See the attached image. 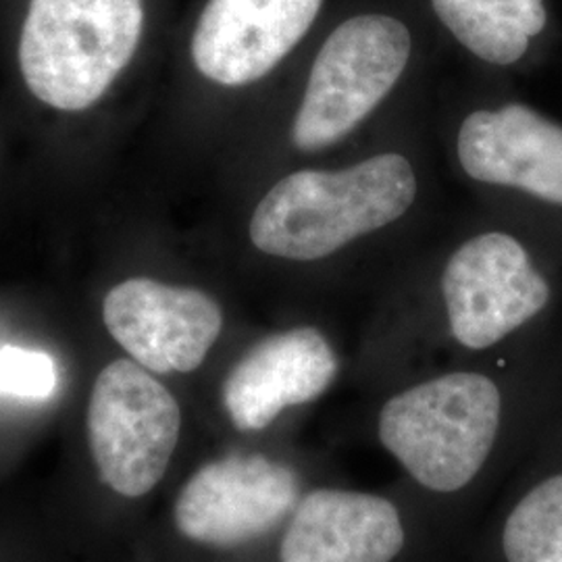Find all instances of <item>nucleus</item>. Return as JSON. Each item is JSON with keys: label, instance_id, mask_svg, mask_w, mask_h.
<instances>
[{"label": "nucleus", "instance_id": "f257e3e1", "mask_svg": "<svg viewBox=\"0 0 562 562\" xmlns=\"http://www.w3.org/2000/svg\"><path fill=\"white\" fill-rule=\"evenodd\" d=\"M506 402L490 375L457 369L404 385L380 404L373 438L402 487L452 548L503 454Z\"/></svg>", "mask_w": 562, "mask_h": 562}, {"label": "nucleus", "instance_id": "f03ea898", "mask_svg": "<svg viewBox=\"0 0 562 562\" xmlns=\"http://www.w3.org/2000/svg\"><path fill=\"white\" fill-rule=\"evenodd\" d=\"M329 477V461L302 443L236 446L188 473L171 503V527L201 552L262 554L304 492Z\"/></svg>", "mask_w": 562, "mask_h": 562}, {"label": "nucleus", "instance_id": "7ed1b4c3", "mask_svg": "<svg viewBox=\"0 0 562 562\" xmlns=\"http://www.w3.org/2000/svg\"><path fill=\"white\" fill-rule=\"evenodd\" d=\"M415 196V171L394 153L338 171L304 169L265 194L250 240L271 257L317 261L401 220Z\"/></svg>", "mask_w": 562, "mask_h": 562}, {"label": "nucleus", "instance_id": "20e7f679", "mask_svg": "<svg viewBox=\"0 0 562 562\" xmlns=\"http://www.w3.org/2000/svg\"><path fill=\"white\" fill-rule=\"evenodd\" d=\"M443 540L401 483L362 490L338 480L311 485L262 562H440Z\"/></svg>", "mask_w": 562, "mask_h": 562}, {"label": "nucleus", "instance_id": "39448f33", "mask_svg": "<svg viewBox=\"0 0 562 562\" xmlns=\"http://www.w3.org/2000/svg\"><path fill=\"white\" fill-rule=\"evenodd\" d=\"M142 0H30L20 38L25 86L59 111L92 106L134 57Z\"/></svg>", "mask_w": 562, "mask_h": 562}, {"label": "nucleus", "instance_id": "423d86ee", "mask_svg": "<svg viewBox=\"0 0 562 562\" xmlns=\"http://www.w3.org/2000/svg\"><path fill=\"white\" fill-rule=\"evenodd\" d=\"M86 431L101 482L140 501L161 485L180 452L183 408L155 373L120 359L94 380Z\"/></svg>", "mask_w": 562, "mask_h": 562}, {"label": "nucleus", "instance_id": "0eeeda50", "mask_svg": "<svg viewBox=\"0 0 562 562\" xmlns=\"http://www.w3.org/2000/svg\"><path fill=\"white\" fill-rule=\"evenodd\" d=\"M411 32L387 15L344 21L313 63L292 127L296 148L313 153L348 136L401 80L411 57Z\"/></svg>", "mask_w": 562, "mask_h": 562}, {"label": "nucleus", "instance_id": "6e6552de", "mask_svg": "<svg viewBox=\"0 0 562 562\" xmlns=\"http://www.w3.org/2000/svg\"><path fill=\"white\" fill-rule=\"evenodd\" d=\"M446 325L452 341L482 352L538 317L550 285L525 248L506 234L464 241L442 273Z\"/></svg>", "mask_w": 562, "mask_h": 562}, {"label": "nucleus", "instance_id": "1a4fd4ad", "mask_svg": "<svg viewBox=\"0 0 562 562\" xmlns=\"http://www.w3.org/2000/svg\"><path fill=\"white\" fill-rule=\"evenodd\" d=\"M338 375L340 357L319 327L273 331L227 371L220 390L225 422L241 438H269L292 413L322 401Z\"/></svg>", "mask_w": 562, "mask_h": 562}, {"label": "nucleus", "instance_id": "9d476101", "mask_svg": "<svg viewBox=\"0 0 562 562\" xmlns=\"http://www.w3.org/2000/svg\"><path fill=\"white\" fill-rule=\"evenodd\" d=\"M102 322L130 359L150 373L188 375L222 338L223 311L196 288L134 278L106 294Z\"/></svg>", "mask_w": 562, "mask_h": 562}, {"label": "nucleus", "instance_id": "9b49d317", "mask_svg": "<svg viewBox=\"0 0 562 562\" xmlns=\"http://www.w3.org/2000/svg\"><path fill=\"white\" fill-rule=\"evenodd\" d=\"M323 0H209L192 36L206 80L246 86L278 67L302 41Z\"/></svg>", "mask_w": 562, "mask_h": 562}, {"label": "nucleus", "instance_id": "f8f14e48", "mask_svg": "<svg viewBox=\"0 0 562 562\" xmlns=\"http://www.w3.org/2000/svg\"><path fill=\"white\" fill-rule=\"evenodd\" d=\"M469 178L562 204V127L522 104L471 113L459 132Z\"/></svg>", "mask_w": 562, "mask_h": 562}, {"label": "nucleus", "instance_id": "ddd939ff", "mask_svg": "<svg viewBox=\"0 0 562 562\" xmlns=\"http://www.w3.org/2000/svg\"><path fill=\"white\" fill-rule=\"evenodd\" d=\"M436 15L480 59L510 65L546 27L543 0H431Z\"/></svg>", "mask_w": 562, "mask_h": 562}, {"label": "nucleus", "instance_id": "4468645a", "mask_svg": "<svg viewBox=\"0 0 562 562\" xmlns=\"http://www.w3.org/2000/svg\"><path fill=\"white\" fill-rule=\"evenodd\" d=\"M501 562H562V471L529 485L496 531Z\"/></svg>", "mask_w": 562, "mask_h": 562}, {"label": "nucleus", "instance_id": "2eb2a0df", "mask_svg": "<svg viewBox=\"0 0 562 562\" xmlns=\"http://www.w3.org/2000/svg\"><path fill=\"white\" fill-rule=\"evenodd\" d=\"M55 387L57 367L46 352L0 346V396L46 401Z\"/></svg>", "mask_w": 562, "mask_h": 562}]
</instances>
